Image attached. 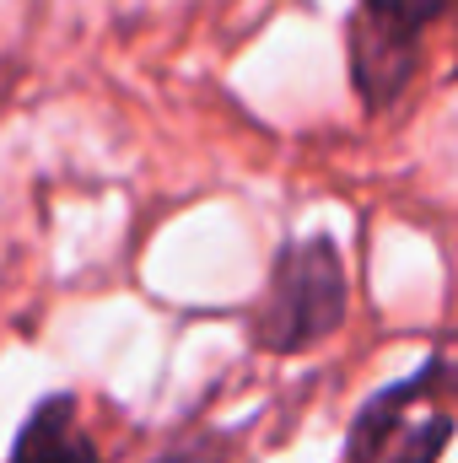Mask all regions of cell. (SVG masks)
I'll use <instances>...</instances> for the list:
<instances>
[{"label": "cell", "mask_w": 458, "mask_h": 463, "mask_svg": "<svg viewBox=\"0 0 458 463\" xmlns=\"http://www.w3.org/2000/svg\"><path fill=\"white\" fill-rule=\"evenodd\" d=\"M448 442H453L448 355L437 350L421 372L399 377L394 388L372 393L356 410L345 463H437Z\"/></svg>", "instance_id": "cell-1"}, {"label": "cell", "mask_w": 458, "mask_h": 463, "mask_svg": "<svg viewBox=\"0 0 458 463\" xmlns=\"http://www.w3.org/2000/svg\"><path fill=\"white\" fill-rule=\"evenodd\" d=\"M253 340L275 355L308 350L345 324V264L329 237H302L281 248L264 302L253 307Z\"/></svg>", "instance_id": "cell-2"}, {"label": "cell", "mask_w": 458, "mask_h": 463, "mask_svg": "<svg viewBox=\"0 0 458 463\" xmlns=\"http://www.w3.org/2000/svg\"><path fill=\"white\" fill-rule=\"evenodd\" d=\"M448 11V0H356L350 11V81L367 114L399 103L421 65L426 27Z\"/></svg>", "instance_id": "cell-3"}, {"label": "cell", "mask_w": 458, "mask_h": 463, "mask_svg": "<svg viewBox=\"0 0 458 463\" xmlns=\"http://www.w3.org/2000/svg\"><path fill=\"white\" fill-rule=\"evenodd\" d=\"M157 463H227V448H222L216 437H200V442H189V448H178V453H162Z\"/></svg>", "instance_id": "cell-5"}, {"label": "cell", "mask_w": 458, "mask_h": 463, "mask_svg": "<svg viewBox=\"0 0 458 463\" xmlns=\"http://www.w3.org/2000/svg\"><path fill=\"white\" fill-rule=\"evenodd\" d=\"M11 463H103V453L87 437V426L76 415V399L71 393H49L27 415V426L16 431Z\"/></svg>", "instance_id": "cell-4"}]
</instances>
